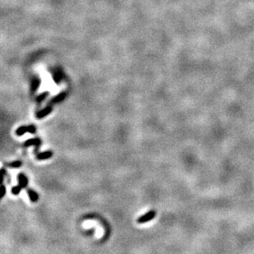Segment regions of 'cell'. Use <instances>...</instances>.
Listing matches in <instances>:
<instances>
[{"mask_svg":"<svg viewBox=\"0 0 254 254\" xmlns=\"http://www.w3.org/2000/svg\"><path fill=\"white\" fill-rule=\"evenodd\" d=\"M36 133V127L33 125H30V126H22L18 128L17 129L16 131V133L17 135L18 136H22L25 133Z\"/></svg>","mask_w":254,"mask_h":254,"instance_id":"1","label":"cell"},{"mask_svg":"<svg viewBox=\"0 0 254 254\" xmlns=\"http://www.w3.org/2000/svg\"><path fill=\"white\" fill-rule=\"evenodd\" d=\"M155 216V211L151 210V211H149V212H147V214H145L143 216H142L141 217L138 218L137 221H138V223H141V224H142V223H146V222H148V221L152 220V219H154Z\"/></svg>","mask_w":254,"mask_h":254,"instance_id":"2","label":"cell"},{"mask_svg":"<svg viewBox=\"0 0 254 254\" xmlns=\"http://www.w3.org/2000/svg\"><path fill=\"white\" fill-rule=\"evenodd\" d=\"M52 111V108L50 106L46 107L44 108V110H42L41 111H40L39 113H37L36 117L37 118H44L45 116H47L49 114H50Z\"/></svg>","mask_w":254,"mask_h":254,"instance_id":"3","label":"cell"},{"mask_svg":"<svg viewBox=\"0 0 254 254\" xmlns=\"http://www.w3.org/2000/svg\"><path fill=\"white\" fill-rule=\"evenodd\" d=\"M18 181H19V185L22 187V188H26L28 184V179L23 173H19L18 174Z\"/></svg>","mask_w":254,"mask_h":254,"instance_id":"4","label":"cell"},{"mask_svg":"<svg viewBox=\"0 0 254 254\" xmlns=\"http://www.w3.org/2000/svg\"><path fill=\"white\" fill-rule=\"evenodd\" d=\"M41 141L39 138H34V139H30V140L26 141L25 143H24V146L25 147H29V146L34 145V146H36V147L38 148V147L41 145Z\"/></svg>","mask_w":254,"mask_h":254,"instance_id":"5","label":"cell"},{"mask_svg":"<svg viewBox=\"0 0 254 254\" xmlns=\"http://www.w3.org/2000/svg\"><path fill=\"white\" fill-rule=\"evenodd\" d=\"M52 155H53V153H52L51 151H44V152L38 154L36 156V159L37 160H45V159L50 158Z\"/></svg>","mask_w":254,"mask_h":254,"instance_id":"6","label":"cell"},{"mask_svg":"<svg viewBox=\"0 0 254 254\" xmlns=\"http://www.w3.org/2000/svg\"><path fill=\"white\" fill-rule=\"evenodd\" d=\"M28 195H29V197L30 199V201H31V202H37V201H38V199H39L38 194H37L36 192L33 191V190L28 189Z\"/></svg>","mask_w":254,"mask_h":254,"instance_id":"7","label":"cell"},{"mask_svg":"<svg viewBox=\"0 0 254 254\" xmlns=\"http://www.w3.org/2000/svg\"><path fill=\"white\" fill-rule=\"evenodd\" d=\"M64 98H65V94H64V93H61V94H59V95L56 96L54 99H53L52 102H54V103H59L60 101H62Z\"/></svg>","mask_w":254,"mask_h":254,"instance_id":"8","label":"cell"},{"mask_svg":"<svg viewBox=\"0 0 254 254\" xmlns=\"http://www.w3.org/2000/svg\"><path fill=\"white\" fill-rule=\"evenodd\" d=\"M22 162L21 160H16L14 162H12L10 164H7V165L10 167H14V168H18L20 166H22Z\"/></svg>","mask_w":254,"mask_h":254,"instance_id":"9","label":"cell"},{"mask_svg":"<svg viewBox=\"0 0 254 254\" xmlns=\"http://www.w3.org/2000/svg\"><path fill=\"white\" fill-rule=\"evenodd\" d=\"M22 188L20 186V185H18V186H15V187H13L12 189V192L14 195H17L19 192H21Z\"/></svg>","mask_w":254,"mask_h":254,"instance_id":"10","label":"cell"},{"mask_svg":"<svg viewBox=\"0 0 254 254\" xmlns=\"http://www.w3.org/2000/svg\"><path fill=\"white\" fill-rule=\"evenodd\" d=\"M46 95H47V93H44V94H42L41 96H40L38 98H37V100H38V101H41L42 99L45 98V96H46Z\"/></svg>","mask_w":254,"mask_h":254,"instance_id":"11","label":"cell"},{"mask_svg":"<svg viewBox=\"0 0 254 254\" xmlns=\"http://www.w3.org/2000/svg\"><path fill=\"white\" fill-rule=\"evenodd\" d=\"M5 192H6V188L4 187V185H2V194H1V198H3L5 195Z\"/></svg>","mask_w":254,"mask_h":254,"instance_id":"12","label":"cell"}]
</instances>
